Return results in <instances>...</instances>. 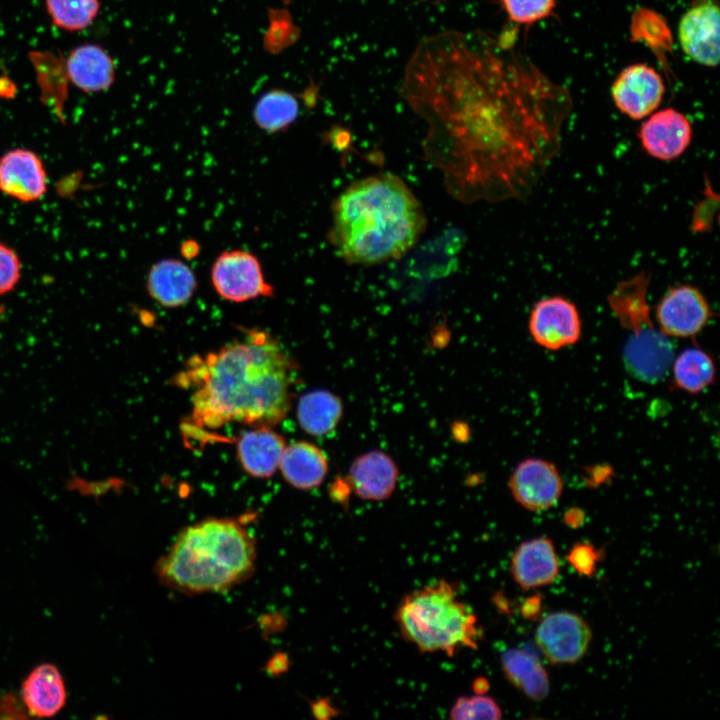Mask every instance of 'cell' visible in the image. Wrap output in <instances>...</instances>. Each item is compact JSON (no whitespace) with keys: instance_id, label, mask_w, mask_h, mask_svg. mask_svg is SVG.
I'll use <instances>...</instances> for the list:
<instances>
[{"instance_id":"cell-1","label":"cell","mask_w":720,"mask_h":720,"mask_svg":"<svg viewBox=\"0 0 720 720\" xmlns=\"http://www.w3.org/2000/svg\"><path fill=\"white\" fill-rule=\"evenodd\" d=\"M400 96L427 125L424 151L464 202L528 197L561 148L569 90L514 47L482 30L421 39Z\"/></svg>"},{"instance_id":"cell-2","label":"cell","mask_w":720,"mask_h":720,"mask_svg":"<svg viewBox=\"0 0 720 720\" xmlns=\"http://www.w3.org/2000/svg\"><path fill=\"white\" fill-rule=\"evenodd\" d=\"M179 378L194 388L191 417L198 428L229 422L272 427L290 409L296 367L275 338L250 330L242 340L191 359Z\"/></svg>"},{"instance_id":"cell-3","label":"cell","mask_w":720,"mask_h":720,"mask_svg":"<svg viewBox=\"0 0 720 720\" xmlns=\"http://www.w3.org/2000/svg\"><path fill=\"white\" fill-rule=\"evenodd\" d=\"M425 227L420 201L400 177L385 172L358 179L337 196L328 239L346 263L369 266L403 256Z\"/></svg>"},{"instance_id":"cell-4","label":"cell","mask_w":720,"mask_h":720,"mask_svg":"<svg viewBox=\"0 0 720 720\" xmlns=\"http://www.w3.org/2000/svg\"><path fill=\"white\" fill-rule=\"evenodd\" d=\"M255 559V539L240 521L208 518L181 531L156 571L180 592H219L246 580Z\"/></svg>"},{"instance_id":"cell-5","label":"cell","mask_w":720,"mask_h":720,"mask_svg":"<svg viewBox=\"0 0 720 720\" xmlns=\"http://www.w3.org/2000/svg\"><path fill=\"white\" fill-rule=\"evenodd\" d=\"M401 637L422 653L454 656L476 649L482 632L473 610L459 599L456 586L440 579L406 594L395 613Z\"/></svg>"},{"instance_id":"cell-6","label":"cell","mask_w":720,"mask_h":720,"mask_svg":"<svg viewBox=\"0 0 720 720\" xmlns=\"http://www.w3.org/2000/svg\"><path fill=\"white\" fill-rule=\"evenodd\" d=\"M651 274L641 271L616 284L608 294V305L628 332L623 348L627 371L636 379L654 384L669 372L674 347L654 323L648 305Z\"/></svg>"},{"instance_id":"cell-7","label":"cell","mask_w":720,"mask_h":720,"mask_svg":"<svg viewBox=\"0 0 720 720\" xmlns=\"http://www.w3.org/2000/svg\"><path fill=\"white\" fill-rule=\"evenodd\" d=\"M210 278L215 292L230 302H245L275 294L274 287L264 276L259 259L243 249L221 252L211 266Z\"/></svg>"},{"instance_id":"cell-8","label":"cell","mask_w":720,"mask_h":720,"mask_svg":"<svg viewBox=\"0 0 720 720\" xmlns=\"http://www.w3.org/2000/svg\"><path fill=\"white\" fill-rule=\"evenodd\" d=\"M713 313L701 290L690 284L670 287L656 305L654 316L667 337L692 338L708 324Z\"/></svg>"},{"instance_id":"cell-9","label":"cell","mask_w":720,"mask_h":720,"mask_svg":"<svg viewBox=\"0 0 720 720\" xmlns=\"http://www.w3.org/2000/svg\"><path fill=\"white\" fill-rule=\"evenodd\" d=\"M528 328L536 344L548 350H559L578 342L582 324L576 305L563 296L555 295L534 304Z\"/></svg>"},{"instance_id":"cell-10","label":"cell","mask_w":720,"mask_h":720,"mask_svg":"<svg viewBox=\"0 0 720 720\" xmlns=\"http://www.w3.org/2000/svg\"><path fill=\"white\" fill-rule=\"evenodd\" d=\"M535 640L552 664H572L587 652L591 629L577 614L558 611L541 620L535 631Z\"/></svg>"},{"instance_id":"cell-11","label":"cell","mask_w":720,"mask_h":720,"mask_svg":"<svg viewBox=\"0 0 720 720\" xmlns=\"http://www.w3.org/2000/svg\"><path fill=\"white\" fill-rule=\"evenodd\" d=\"M678 38L684 53L707 67L719 63L720 13L716 0H693L682 15Z\"/></svg>"},{"instance_id":"cell-12","label":"cell","mask_w":720,"mask_h":720,"mask_svg":"<svg viewBox=\"0 0 720 720\" xmlns=\"http://www.w3.org/2000/svg\"><path fill=\"white\" fill-rule=\"evenodd\" d=\"M665 93L661 75L652 67L638 63L624 68L614 80L611 95L617 109L633 120L653 113Z\"/></svg>"},{"instance_id":"cell-13","label":"cell","mask_w":720,"mask_h":720,"mask_svg":"<svg viewBox=\"0 0 720 720\" xmlns=\"http://www.w3.org/2000/svg\"><path fill=\"white\" fill-rule=\"evenodd\" d=\"M48 190L42 158L33 150L17 147L0 156V192L22 203L41 200Z\"/></svg>"},{"instance_id":"cell-14","label":"cell","mask_w":720,"mask_h":720,"mask_svg":"<svg viewBox=\"0 0 720 720\" xmlns=\"http://www.w3.org/2000/svg\"><path fill=\"white\" fill-rule=\"evenodd\" d=\"M509 488L513 498L530 511L555 505L562 495L563 480L556 466L544 459L527 458L511 474Z\"/></svg>"},{"instance_id":"cell-15","label":"cell","mask_w":720,"mask_h":720,"mask_svg":"<svg viewBox=\"0 0 720 720\" xmlns=\"http://www.w3.org/2000/svg\"><path fill=\"white\" fill-rule=\"evenodd\" d=\"M648 116L638 130L642 149L660 161H673L682 156L693 137L688 117L674 108H665Z\"/></svg>"},{"instance_id":"cell-16","label":"cell","mask_w":720,"mask_h":720,"mask_svg":"<svg viewBox=\"0 0 720 720\" xmlns=\"http://www.w3.org/2000/svg\"><path fill=\"white\" fill-rule=\"evenodd\" d=\"M399 469L393 458L381 450L368 451L353 460L348 487L363 500L382 501L394 492Z\"/></svg>"},{"instance_id":"cell-17","label":"cell","mask_w":720,"mask_h":720,"mask_svg":"<svg viewBox=\"0 0 720 720\" xmlns=\"http://www.w3.org/2000/svg\"><path fill=\"white\" fill-rule=\"evenodd\" d=\"M560 564L551 539L538 537L521 543L514 551L510 572L524 590L546 586L554 582Z\"/></svg>"},{"instance_id":"cell-18","label":"cell","mask_w":720,"mask_h":720,"mask_svg":"<svg viewBox=\"0 0 720 720\" xmlns=\"http://www.w3.org/2000/svg\"><path fill=\"white\" fill-rule=\"evenodd\" d=\"M149 296L158 304L176 308L185 305L197 289L193 270L183 261L165 258L154 263L146 276Z\"/></svg>"},{"instance_id":"cell-19","label":"cell","mask_w":720,"mask_h":720,"mask_svg":"<svg viewBox=\"0 0 720 720\" xmlns=\"http://www.w3.org/2000/svg\"><path fill=\"white\" fill-rule=\"evenodd\" d=\"M21 696L32 716L52 717L60 712L66 703L67 693L58 667L50 663L36 666L24 679Z\"/></svg>"},{"instance_id":"cell-20","label":"cell","mask_w":720,"mask_h":720,"mask_svg":"<svg viewBox=\"0 0 720 720\" xmlns=\"http://www.w3.org/2000/svg\"><path fill=\"white\" fill-rule=\"evenodd\" d=\"M285 447L284 438L266 426L244 432L237 441L242 467L257 478H268L276 472Z\"/></svg>"},{"instance_id":"cell-21","label":"cell","mask_w":720,"mask_h":720,"mask_svg":"<svg viewBox=\"0 0 720 720\" xmlns=\"http://www.w3.org/2000/svg\"><path fill=\"white\" fill-rule=\"evenodd\" d=\"M66 69L70 80L85 92L110 88L115 79V66L110 55L98 45L85 44L68 55Z\"/></svg>"},{"instance_id":"cell-22","label":"cell","mask_w":720,"mask_h":720,"mask_svg":"<svg viewBox=\"0 0 720 720\" xmlns=\"http://www.w3.org/2000/svg\"><path fill=\"white\" fill-rule=\"evenodd\" d=\"M328 466L325 453L306 441L285 447L279 464L286 481L301 490L318 487L327 475Z\"/></svg>"},{"instance_id":"cell-23","label":"cell","mask_w":720,"mask_h":720,"mask_svg":"<svg viewBox=\"0 0 720 720\" xmlns=\"http://www.w3.org/2000/svg\"><path fill=\"white\" fill-rule=\"evenodd\" d=\"M342 415V400L323 389L305 393L297 404L298 422L305 432L313 436H324L334 431Z\"/></svg>"},{"instance_id":"cell-24","label":"cell","mask_w":720,"mask_h":720,"mask_svg":"<svg viewBox=\"0 0 720 720\" xmlns=\"http://www.w3.org/2000/svg\"><path fill=\"white\" fill-rule=\"evenodd\" d=\"M505 677L527 697L541 701L549 693V676L538 658L521 649H508L501 656Z\"/></svg>"},{"instance_id":"cell-25","label":"cell","mask_w":720,"mask_h":720,"mask_svg":"<svg viewBox=\"0 0 720 720\" xmlns=\"http://www.w3.org/2000/svg\"><path fill=\"white\" fill-rule=\"evenodd\" d=\"M670 368L674 385L690 394L704 391L716 378L713 358L698 346L687 347L674 356Z\"/></svg>"},{"instance_id":"cell-26","label":"cell","mask_w":720,"mask_h":720,"mask_svg":"<svg viewBox=\"0 0 720 720\" xmlns=\"http://www.w3.org/2000/svg\"><path fill=\"white\" fill-rule=\"evenodd\" d=\"M299 110L295 95L286 90L272 89L257 100L253 118L261 130L273 134L290 127L297 119Z\"/></svg>"},{"instance_id":"cell-27","label":"cell","mask_w":720,"mask_h":720,"mask_svg":"<svg viewBox=\"0 0 720 720\" xmlns=\"http://www.w3.org/2000/svg\"><path fill=\"white\" fill-rule=\"evenodd\" d=\"M631 37L650 48L662 63H667L673 43L671 31L665 18L656 11L637 8L631 18Z\"/></svg>"},{"instance_id":"cell-28","label":"cell","mask_w":720,"mask_h":720,"mask_svg":"<svg viewBox=\"0 0 720 720\" xmlns=\"http://www.w3.org/2000/svg\"><path fill=\"white\" fill-rule=\"evenodd\" d=\"M46 8L54 25L67 31H79L96 18L99 0H46Z\"/></svg>"},{"instance_id":"cell-29","label":"cell","mask_w":720,"mask_h":720,"mask_svg":"<svg viewBox=\"0 0 720 720\" xmlns=\"http://www.w3.org/2000/svg\"><path fill=\"white\" fill-rule=\"evenodd\" d=\"M449 717L454 720H497L502 718V711L493 698L476 694L458 697L450 709Z\"/></svg>"},{"instance_id":"cell-30","label":"cell","mask_w":720,"mask_h":720,"mask_svg":"<svg viewBox=\"0 0 720 720\" xmlns=\"http://www.w3.org/2000/svg\"><path fill=\"white\" fill-rule=\"evenodd\" d=\"M509 20L518 25H532L550 16L556 0H500Z\"/></svg>"},{"instance_id":"cell-31","label":"cell","mask_w":720,"mask_h":720,"mask_svg":"<svg viewBox=\"0 0 720 720\" xmlns=\"http://www.w3.org/2000/svg\"><path fill=\"white\" fill-rule=\"evenodd\" d=\"M718 205L719 196L706 178L702 198L697 202L692 212L690 230L695 234L710 232L718 211Z\"/></svg>"},{"instance_id":"cell-32","label":"cell","mask_w":720,"mask_h":720,"mask_svg":"<svg viewBox=\"0 0 720 720\" xmlns=\"http://www.w3.org/2000/svg\"><path fill=\"white\" fill-rule=\"evenodd\" d=\"M22 262L18 253L0 241V296L11 293L19 284Z\"/></svg>"},{"instance_id":"cell-33","label":"cell","mask_w":720,"mask_h":720,"mask_svg":"<svg viewBox=\"0 0 720 720\" xmlns=\"http://www.w3.org/2000/svg\"><path fill=\"white\" fill-rule=\"evenodd\" d=\"M601 555L602 552L591 543L577 542L569 550L566 559L578 574L592 577L596 573L597 563L601 560Z\"/></svg>"},{"instance_id":"cell-34","label":"cell","mask_w":720,"mask_h":720,"mask_svg":"<svg viewBox=\"0 0 720 720\" xmlns=\"http://www.w3.org/2000/svg\"><path fill=\"white\" fill-rule=\"evenodd\" d=\"M541 602L542 598L540 594L528 597L521 606V615L529 620L536 619L541 612Z\"/></svg>"},{"instance_id":"cell-35","label":"cell","mask_w":720,"mask_h":720,"mask_svg":"<svg viewBox=\"0 0 720 720\" xmlns=\"http://www.w3.org/2000/svg\"><path fill=\"white\" fill-rule=\"evenodd\" d=\"M313 714L320 719L330 718L337 713L336 709L329 703L328 699H320L312 704Z\"/></svg>"},{"instance_id":"cell-36","label":"cell","mask_w":720,"mask_h":720,"mask_svg":"<svg viewBox=\"0 0 720 720\" xmlns=\"http://www.w3.org/2000/svg\"><path fill=\"white\" fill-rule=\"evenodd\" d=\"M585 520L584 513L579 509H570L564 516L565 523L571 528H579Z\"/></svg>"},{"instance_id":"cell-37","label":"cell","mask_w":720,"mask_h":720,"mask_svg":"<svg viewBox=\"0 0 720 720\" xmlns=\"http://www.w3.org/2000/svg\"><path fill=\"white\" fill-rule=\"evenodd\" d=\"M288 667V659L285 655H276L268 664L271 673L277 674L285 671Z\"/></svg>"},{"instance_id":"cell-38","label":"cell","mask_w":720,"mask_h":720,"mask_svg":"<svg viewBox=\"0 0 720 720\" xmlns=\"http://www.w3.org/2000/svg\"><path fill=\"white\" fill-rule=\"evenodd\" d=\"M476 694H485L489 689V683L485 678H477L473 683Z\"/></svg>"},{"instance_id":"cell-39","label":"cell","mask_w":720,"mask_h":720,"mask_svg":"<svg viewBox=\"0 0 720 720\" xmlns=\"http://www.w3.org/2000/svg\"><path fill=\"white\" fill-rule=\"evenodd\" d=\"M194 242H186L182 247V253L184 256H195L198 253V245L193 246Z\"/></svg>"}]
</instances>
